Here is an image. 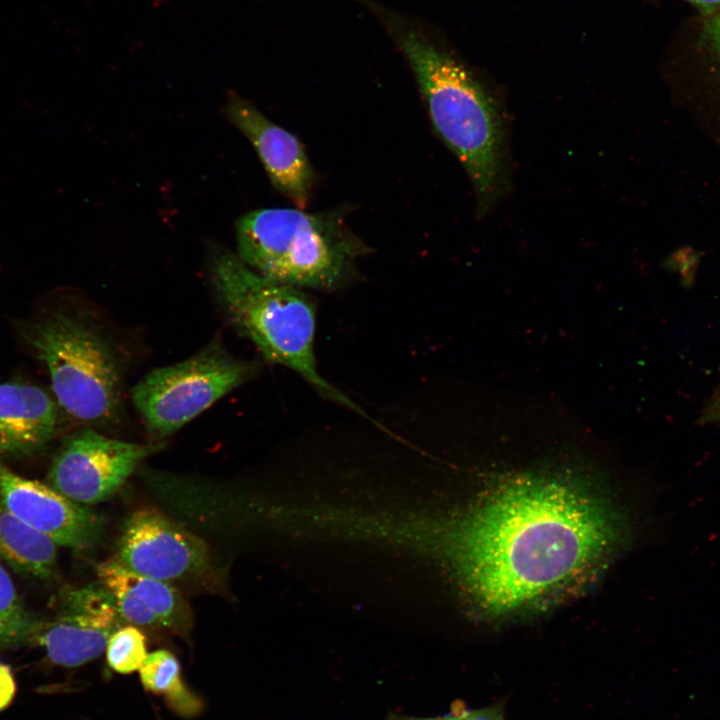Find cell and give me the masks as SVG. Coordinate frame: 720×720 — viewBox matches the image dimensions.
<instances>
[{
	"label": "cell",
	"instance_id": "ac0fdd59",
	"mask_svg": "<svg viewBox=\"0 0 720 720\" xmlns=\"http://www.w3.org/2000/svg\"><path fill=\"white\" fill-rule=\"evenodd\" d=\"M699 44L720 71V10L706 15Z\"/></svg>",
	"mask_w": 720,
	"mask_h": 720
},
{
	"label": "cell",
	"instance_id": "2e32d148",
	"mask_svg": "<svg viewBox=\"0 0 720 720\" xmlns=\"http://www.w3.org/2000/svg\"><path fill=\"white\" fill-rule=\"evenodd\" d=\"M41 620L25 607L0 560V649L31 646Z\"/></svg>",
	"mask_w": 720,
	"mask_h": 720
},
{
	"label": "cell",
	"instance_id": "7c38bea8",
	"mask_svg": "<svg viewBox=\"0 0 720 720\" xmlns=\"http://www.w3.org/2000/svg\"><path fill=\"white\" fill-rule=\"evenodd\" d=\"M96 573L125 622L164 628L182 635L188 632L191 624L189 609L168 582L135 573L114 559L98 564Z\"/></svg>",
	"mask_w": 720,
	"mask_h": 720
},
{
	"label": "cell",
	"instance_id": "ba28073f",
	"mask_svg": "<svg viewBox=\"0 0 720 720\" xmlns=\"http://www.w3.org/2000/svg\"><path fill=\"white\" fill-rule=\"evenodd\" d=\"M125 568L165 582L184 579L208 567L206 544L153 509L125 521L113 558Z\"/></svg>",
	"mask_w": 720,
	"mask_h": 720
},
{
	"label": "cell",
	"instance_id": "44dd1931",
	"mask_svg": "<svg viewBox=\"0 0 720 720\" xmlns=\"http://www.w3.org/2000/svg\"><path fill=\"white\" fill-rule=\"evenodd\" d=\"M702 424H720V385L707 402L700 417Z\"/></svg>",
	"mask_w": 720,
	"mask_h": 720
},
{
	"label": "cell",
	"instance_id": "8992f818",
	"mask_svg": "<svg viewBox=\"0 0 720 720\" xmlns=\"http://www.w3.org/2000/svg\"><path fill=\"white\" fill-rule=\"evenodd\" d=\"M214 339L190 358L146 374L131 399L148 431L159 438L179 430L256 371Z\"/></svg>",
	"mask_w": 720,
	"mask_h": 720
},
{
	"label": "cell",
	"instance_id": "277c9868",
	"mask_svg": "<svg viewBox=\"0 0 720 720\" xmlns=\"http://www.w3.org/2000/svg\"><path fill=\"white\" fill-rule=\"evenodd\" d=\"M237 256L259 274L300 289L335 290L353 279L357 260L371 248L344 214L266 208L235 225Z\"/></svg>",
	"mask_w": 720,
	"mask_h": 720
},
{
	"label": "cell",
	"instance_id": "ffe728a7",
	"mask_svg": "<svg viewBox=\"0 0 720 720\" xmlns=\"http://www.w3.org/2000/svg\"><path fill=\"white\" fill-rule=\"evenodd\" d=\"M16 690V681L10 667L0 662V711L9 706Z\"/></svg>",
	"mask_w": 720,
	"mask_h": 720
},
{
	"label": "cell",
	"instance_id": "e0dca14e",
	"mask_svg": "<svg viewBox=\"0 0 720 720\" xmlns=\"http://www.w3.org/2000/svg\"><path fill=\"white\" fill-rule=\"evenodd\" d=\"M109 667L117 673L129 674L139 671L148 653L146 639L135 626H122L109 638L106 645Z\"/></svg>",
	"mask_w": 720,
	"mask_h": 720
},
{
	"label": "cell",
	"instance_id": "6da1fadb",
	"mask_svg": "<svg viewBox=\"0 0 720 720\" xmlns=\"http://www.w3.org/2000/svg\"><path fill=\"white\" fill-rule=\"evenodd\" d=\"M620 537L617 515L590 488L526 478L491 492L447 530L445 542L473 602L498 617L579 584Z\"/></svg>",
	"mask_w": 720,
	"mask_h": 720
},
{
	"label": "cell",
	"instance_id": "4fadbf2b",
	"mask_svg": "<svg viewBox=\"0 0 720 720\" xmlns=\"http://www.w3.org/2000/svg\"><path fill=\"white\" fill-rule=\"evenodd\" d=\"M57 406L41 387L0 384V452L23 457L44 448L56 433Z\"/></svg>",
	"mask_w": 720,
	"mask_h": 720
},
{
	"label": "cell",
	"instance_id": "5b68a950",
	"mask_svg": "<svg viewBox=\"0 0 720 720\" xmlns=\"http://www.w3.org/2000/svg\"><path fill=\"white\" fill-rule=\"evenodd\" d=\"M25 338L47 367L58 404L89 425L119 423L123 411L120 361L87 323L54 311L30 325Z\"/></svg>",
	"mask_w": 720,
	"mask_h": 720
},
{
	"label": "cell",
	"instance_id": "30bf717a",
	"mask_svg": "<svg viewBox=\"0 0 720 720\" xmlns=\"http://www.w3.org/2000/svg\"><path fill=\"white\" fill-rule=\"evenodd\" d=\"M0 500L19 520L58 546L88 548L99 540L103 518L50 485L22 477L0 463Z\"/></svg>",
	"mask_w": 720,
	"mask_h": 720
},
{
	"label": "cell",
	"instance_id": "3957f363",
	"mask_svg": "<svg viewBox=\"0 0 720 720\" xmlns=\"http://www.w3.org/2000/svg\"><path fill=\"white\" fill-rule=\"evenodd\" d=\"M208 267L227 319L266 360L292 369L322 396L375 421L318 372L316 308L303 289L266 278L224 248L213 249Z\"/></svg>",
	"mask_w": 720,
	"mask_h": 720
},
{
	"label": "cell",
	"instance_id": "9a60e30c",
	"mask_svg": "<svg viewBox=\"0 0 720 720\" xmlns=\"http://www.w3.org/2000/svg\"><path fill=\"white\" fill-rule=\"evenodd\" d=\"M139 674L144 688L163 695L177 713L193 716L200 711L202 704L184 685L179 662L170 651L157 650L148 654Z\"/></svg>",
	"mask_w": 720,
	"mask_h": 720
},
{
	"label": "cell",
	"instance_id": "8fae6325",
	"mask_svg": "<svg viewBox=\"0 0 720 720\" xmlns=\"http://www.w3.org/2000/svg\"><path fill=\"white\" fill-rule=\"evenodd\" d=\"M225 111L256 150L273 186L297 208H305L316 174L298 138L234 91L227 94Z\"/></svg>",
	"mask_w": 720,
	"mask_h": 720
},
{
	"label": "cell",
	"instance_id": "d6986e66",
	"mask_svg": "<svg viewBox=\"0 0 720 720\" xmlns=\"http://www.w3.org/2000/svg\"><path fill=\"white\" fill-rule=\"evenodd\" d=\"M390 720H504L502 709L493 705L480 709H465L436 717L393 715Z\"/></svg>",
	"mask_w": 720,
	"mask_h": 720
},
{
	"label": "cell",
	"instance_id": "9c48e42d",
	"mask_svg": "<svg viewBox=\"0 0 720 720\" xmlns=\"http://www.w3.org/2000/svg\"><path fill=\"white\" fill-rule=\"evenodd\" d=\"M67 593L63 611L41 620L31 646L58 666L77 667L97 658L111 635L124 626L110 592L100 583Z\"/></svg>",
	"mask_w": 720,
	"mask_h": 720
},
{
	"label": "cell",
	"instance_id": "5bb4252c",
	"mask_svg": "<svg viewBox=\"0 0 720 720\" xmlns=\"http://www.w3.org/2000/svg\"><path fill=\"white\" fill-rule=\"evenodd\" d=\"M58 545L19 520L0 500V560L39 579L56 568Z\"/></svg>",
	"mask_w": 720,
	"mask_h": 720
},
{
	"label": "cell",
	"instance_id": "7a4b0ae2",
	"mask_svg": "<svg viewBox=\"0 0 720 720\" xmlns=\"http://www.w3.org/2000/svg\"><path fill=\"white\" fill-rule=\"evenodd\" d=\"M362 2L407 60L433 129L463 166L475 193L477 214L483 216L508 186L507 134L501 104L423 26L379 3Z\"/></svg>",
	"mask_w": 720,
	"mask_h": 720
},
{
	"label": "cell",
	"instance_id": "7402d4cb",
	"mask_svg": "<svg viewBox=\"0 0 720 720\" xmlns=\"http://www.w3.org/2000/svg\"><path fill=\"white\" fill-rule=\"evenodd\" d=\"M697 6L705 15L720 10V0H685Z\"/></svg>",
	"mask_w": 720,
	"mask_h": 720
},
{
	"label": "cell",
	"instance_id": "52a82bcc",
	"mask_svg": "<svg viewBox=\"0 0 720 720\" xmlns=\"http://www.w3.org/2000/svg\"><path fill=\"white\" fill-rule=\"evenodd\" d=\"M162 443L138 444L83 427L65 438L48 473L55 490L86 506L110 498Z\"/></svg>",
	"mask_w": 720,
	"mask_h": 720
}]
</instances>
